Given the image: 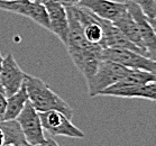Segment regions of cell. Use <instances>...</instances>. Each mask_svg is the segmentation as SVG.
<instances>
[{
  "label": "cell",
  "instance_id": "cell-19",
  "mask_svg": "<svg viewBox=\"0 0 156 146\" xmlns=\"http://www.w3.org/2000/svg\"><path fill=\"white\" fill-rule=\"evenodd\" d=\"M58 2L65 6V7H70V6H74V5H78V2L80 0H56Z\"/></svg>",
  "mask_w": 156,
  "mask_h": 146
},
{
  "label": "cell",
  "instance_id": "cell-22",
  "mask_svg": "<svg viewBox=\"0 0 156 146\" xmlns=\"http://www.w3.org/2000/svg\"><path fill=\"white\" fill-rule=\"evenodd\" d=\"M2 59H4V56L0 53V70H1V65H2Z\"/></svg>",
  "mask_w": 156,
  "mask_h": 146
},
{
  "label": "cell",
  "instance_id": "cell-7",
  "mask_svg": "<svg viewBox=\"0 0 156 146\" xmlns=\"http://www.w3.org/2000/svg\"><path fill=\"white\" fill-rule=\"evenodd\" d=\"M127 11L130 14L133 19L135 20L137 28L139 30L140 37L145 44L146 48L148 51L151 59L155 60V50H156V35H155V22L151 20L146 16L140 8L130 0L125 1Z\"/></svg>",
  "mask_w": 156,
  "mask_h": 146
},
{
  "label": "cell",
  "instance_id": "cell-2",
  "mask_svg": "<svg viewBox=\"0 0 156 146\" xmlns=\"http://www.w3.org/2000/svg\"><path fill=\"white\" fill-rule=\"evenodd\" d=\"M131 69L108 60H101L92 77L87 80L89 94L91 98L100 96L102 91L114 86L120 79H122Z\"/></svg>",
  "mask_w": 156,
  "mask_h": 146
},
{
  "label": "cell",
  "instance_id": "cell-21",
  "mask_svg": "<svg viewBox=\"0 0 156 146\" xmlns=\"http://www.w3.org/2000/svg\"><path fill=\"white\" fill-rule=\"evenodd\" d=\"M32 1H34V2H36V4H46L47 1H50V0H32Z\"/></svg>",
  "mask_w": 156,
  "mask_h": 146
},
{
  "label": "cell",
  "instance_id": "cell-1",
  "mask_svg": "<svg viewBox=\"0 0 156 146\" xmlns=\"http://www.w3.org/2000/svg\"><path fill=\"white\" fill-rule=\"evenodd\" d=\"M24 86L28 94L29 102L38 112L57 110L70 119L73 117V109L63 98L51 89L46 82L34 75H25Z\"/></svg>",
  "mask_w": 156,
  "mask_h": 146
},
{
  "label": "cell",
  "instance_id": "cell-5",
  "mask_svg": "<svg viewBox=\"0 0 156 146\" xmlns=\"http://www.w3.org/2000/svg\"><path fill=\"white\" fill-rule=\"evenodd\" d=\"M0 10L29 18L44 29L50 30L48 15L42 4H36L32 0H0Z\"/></svg>",
  "mask_w": 156,
  "mask_h": 146
},
{
  "label": "cell",
  "instance_id": "cell-15",
  "mask_svg": "<svg viewBox=\"0 0 156 146\" xmlns=\"http://www.w3.org/2000/svg\"><path fill=\"white\" fill-rule=\"evenodd\" d=\"M0 127L5 135V145L19 146L27 143L21 132L20 126L16 119L0 121Z\"/></svg>",
  "mask_w": 156,
  "mask_h": 146
},
{
  "label": "cell",
  "instance_id": "cell-24",
  "mask_svg": "<svg viewBox=\"0 0 156 146\" xmlns=\"http://www.w3.org/2000/svg\"><path fill=\"white\" fill-rule=\"evenodd\" d=\"M4 146H14V145H4Z\"/></svg>",
  "mask_w": 156,
  "mask_h": 146
},
{
  "label": "cell",
  "instance_id": "cell-12",
  "mask_svg": "<svg viewBox=\"0 0 156 146\" xmlns=\"http://www.w3.org/2000/svg\"><path fill=\"white\" fill-rule=\"evenodd\" d=\"M111 23L130 41L131 43L135 44L137 47H139L145 53L146 56L151 57L149 56L148 51H147V48L145 46V44L143 42L142 37H140V34H139V30L137 28L135 20L133 19V17H131L130 14L128 11L124 12L120 17H118L116 20H114V22Z\"/></svg>",
  "mask_w": 156,
  "mask_h": 146
},
{
  "label": "cell",
  "instance_id": "cell-10",
  "mask_svg": "<svg viewBox=\"0 0 156 146\" xmlns=\"http://www.w3.org/2000/svg\"><path fill=\"white\" fill-rule=\"evenodd\" d=\"M78 6L84 8L98 17L114 22L127 11L126 4L114 0H80Z\"/></svg>",
  "mask_w": 156,
  "mask_h": 146
},
{
  "label": "cell",
  "instance_id": "cell-8",
  "mask_svg": "<svg viewBox=\"0 0 156 146\" xmlns=\"http://www.w3.org/2000/svg\"><path fill=\"white\" fill-rule=\"evenodd\" d=\"M26 73L15 60L14 55L8 53L2 59V65L0 70V90L6 97L11 96L24 83Z\"/></svg>",
  "mask_w": 156,
  "mask_h": 146
},
{
  "label": "cell",
  "instance_id": "cell-14",
  "mask_svg": "<svg viewBox=\"0 0 156 146\" xmlns=\"http://www.w3.org/2000/svg\"><path fill=\"white\" fill-rule=\"evenodd\" d=\"M28 101V94L26 91V88L23 83V86L12 93L11 96L7 97V107H6V112H5L4 120H12L18 117L20 114L23 108Z\"/></svg>",
  "mask_w": 156,
  "mask_h": 146
},
{
  "label": "cell",
  "instance_id": "cell-11",
  "mask_svg": "<svg viewBox=\"0 0 156 146\" xmlns=\"http://www.w3.org/2000/svg\"><path fill=\"white\" fill-rule=\"evenodd\" d=\"M100 96L118 97V98H139V99H147L151 101L156 100V81L148 82L142 86L124 88L117 90H106L101 92Z\"/></svg>",
  "mask_w": 156,
  "mask_h": 146
},
{
  "label": "cell",
  "instance_id": "cell-23",
  "mask_svg": "<svg viewBox=\"0 0 156 146\" xmlns=\"http://www.w3.org/2000/svg\"><path fill=\"white\" fill-rule=\"evenodd\" d=\"M19 146H35V145H32V144H28V143H25V144H21Z\"/></svg>",
  "mask_w": 156,
  "mask_h": 146
},
{
  "label": "cell",
  "instance_id": "cell-13",
  "mask_svg": "<svg viewBox=\"0 0 156 146\" xmlns=\"http://www.w3.org/2000/svg\"><path fill=\"white\" fill-rule=\"evenodd\" d=\"M154 81H156V74L153 73V72L144 71V70H130L117 83H115L114 86L109 87L106 90H117L124 89V88H130V87L142 86V84Z\"/></svg>",
  "mask_w": 156,
  "mask_h": 146
},
{
  "label": "cell",
  "instance_id": "cell-4",
  "mask_svg": "<svg viewBox=\"0 0 156 146\" xmlns=\"http://www.w3.org/2000/svg\"><path fill=\"white\" fill-rule=\"evenodd\" d=\"M38 115L44 132H47L51 136H65L76 139L84 138V133L72 124L71 119L66 117L63 112L48 110L38 112Z\"/></svg>",
  "mask_w": 156,
  "mask_h": 146
},
{
  "label": "cell",
  "instance_id": "cell-6",
  "mask_svg": "<svg viewBox=\"0 0 156 146\" xmlns=\"http://www.w3.org/2000/svg\"><path fill=\"white\" fill-rule=\"evenodd\" d=\"M16 120L20 126L21 132L28 144L39 146L45 141L46 137H45L44 129L42 127L38 111L33 107L29 100L25 105V107L23 108L20 114L18 115Z\"/></svg>",
  "mask_w": 156,
  "mask_h": 146
},
{
  "label": "cell",
  "instance_id": "cell-17",
  "mask_svg": "<svg viewBox=\"0 0 156 146\" xmlns=\"http://www.w3.org/2000/svg\"><path fill=\"white\" fill-rule=\"evenodd\" d=\"M6 107H7V97L5 96V93L0 90V121L4 120Z\"/></svg>",
  "mask_w": 156,
  "mask_h": 146
},
{
  "label": "cell",
  "instance_id": "cell-9",
  "mask_svg": "<svg viewBox=\"0 0 156 146\" xmlns=\"http://www.w3.org/2000/svg\"><path fill=\"white\" fill-rule=\"evenodd\" d=\"M44 6L48 15L50 32L53 33L65 46L69 34V18L66 7L56 0H50L46 4H44Z\"/></svg>",
  "mask_w": 156,
  "mask_h": 146
},
{
  "label": "cell",
  "instance_id": "cell-20",
  "mask_svg": "<svg viewBox=\"0 0 156 146\" xmlns=\"http://www.w3.org/2000/svg\"><path fill=\"white\" fill-rule=\"evenodd\" d=\"M4 145H5V135L1 127H0V146H4Z\"/></svg>",
  "mask_w": 156,
  "mask_h": 146
},
{
  "label": "cell",
  "instance_id": "cell-3",
  "mask_svg": "<svg viewBox=\"0 0 156 146\" xmlns=\"http://www.w3.org/2000/svg\"><path fill=\"white\" fill-rule=\"evenodd\" d=\"M102 60H108L131 70H144L155 73V60L127 48H102Z\"/></svg>",
  "mask_w": 156,
  "mask_h": 146
},
{
  "label": "cell",
  "instance_id": "cell-18",
  "mask_svg": "<svg viewBox=\"0 0 156 146\" xmlns=\"http://www.w3.org/2000/svg\"><path fill=\"white\" fill-rule=\"evenodd\" d=\"M39 146H60V145H58V143H57L53 137H46L45 141H44Z\"/></svg>",
  "mask_w": 156,
  "mask_h": 146
},
{
  "label": "cell",
  "instance_id": "cell-16",
  "mask_svg": "<svg viewBox=\"0 0 156 146\" xmlns=\"http://www.w3.org/2000/svg\"><path fill=\"white\" fill-rule=\"evenodd\" d=\"M130 1L135 2L151 20L155 22V16H156L155 0H130Z\"/></svg>",
  "mask_w": 156,
  "mask_h": 146
}]
</instances>
